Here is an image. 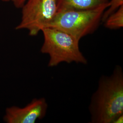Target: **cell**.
I'll use <instances>...</instances> for the list:
<instances>
[{
    "label": "cell",
    "instance_id": "1",
    "mask_svg": "<svg viewBox=\"0 0 123 123\" xmlns=\"http://www.w3.org/2000/svg\"><path fill=\"white\" fill-rule=\"evenodd\" d=\"M89 110L92 123H112L123 114V72L116 66L110 76L100 78L91 99Z\"/></svg>",
    "mask_w": 123,
    "mask_h": 123
},
{
    "label": "cell",
    "instance_id": "2",
    "mask_svg": "<svg viewBox=\"0 0 123 123\" xmlns=\"http://www.w3.org/2000/svg\"><path fill=\"white\" fill-rule=\"evenodd\" d=\"M42 31L44 42L41 52L49 54V67H56L63 62L87 63L86 58L80 50L79 41L74 37L53 27L45 28Z\"/></svg>",
    "mask_w": 123,
    "mask_h": 123
},
{
    "label": "cell",
    "instance_id": "3",
    "mask_svg": "<svg viewBox=\"0 0 123 123\" xmlns=\"http://www.w3.org/2000/svg\"><path fill=\"white\" fill-rule=\"evenodd\" d=\"M108 4L109 3L89 10L58 12L47 27H53L64 31L79 41L84 37L92 34L97 30Z\"/></svg>",
    "mask_w": 123,
    "mask_h": 123
},
{
    "label": "cell",
    "instance_id": "4",
    "mask_svg": "<svg viewBox=\"0 0 123 123\" xmlns=\"http://www.w3.org/2000/svg\"><path fill=\"white\" fill-rule=\"evenodd\" d=\"M17 30L26 29L31 36L46 28L57 12L56 0H26Z\"/></svg>",
    "mask_w": 123,
    "mask_h": 123
},
{
    "label": "cell",
    "instance_id": "5",
    "mask_svg": "<svg viewBox=\"0 0 123 123\" xmlns=\"http://www.w3.org/2000/svg\"><path fill=\"white\" fill-rule=\"evenodd\" d=\"M48 105L44 98H35L22 108L12 106L7 108L3 117L7 123H34L44 118Z\"/></svg>",
    "mask_w": 123,
    "mask_h": 123
},
{
    "label": "cell",
    "instance_id": "6",
    "mask_svg": "<svg viewBox=\"0 0 123 123\" xmlns=\"http://www.w3.org/2000/svg\"><path fill=\"white\" fill-rule=\"evenodd\" d=\"M109 2V0H56L57 12L94 9Z\"/></svg>",
    "mask_w": 123,
    "mask_h": 123
},
{
    "label": "cell",
    "instance_id": "7",
    "mask_svg": "<svg viewBox=\"0 0 123 123\" xmlns=\"http://www.w3.org/2000/svg\"><path fill=\"white\" fill-rule=\"evenodd\" d=\"M106 28L115 30L123 26V5L111 14L104 22Z\"/></svg>",
    "mask_w": 123,
    "mask_h": 123
},
{
    "label": "cell",
    "instance_id": "8",
    "mask_svg": "<svg viewBox=\"0 0 123 123\" xmlns=\"http://www.w3.org/2000/svg\"><path fill=\"white\" fill-rule=\"evenodd\" d=\"M123 5V0H111L109 1L108 7L105 11L102 17V22H104L111 14Z\"/></svg>",
    "mask_w": 123,
    "mask_h": 123
},
{
    "label": "cell",
    "instance_id": "9",
    "mask_svg": "<svg viewBox=\"0 0 123 123\" xmlns=\"http://www.w3.org/2000/svg\"><path fill=\"white\" fill-rule=\"evenodd\" d=\"M4 2H12L17 8H22L26 0H0Z\"/></svg>",
    "mask_w": 123,
    "mask_h": 123
},
{
    "label": "cell",
    "instance_id": "10",
    "mask_svg": "<svg viewBox=\"0 0 123 123\" xmlns=\"http://www.w3.org/2000/svg\"><path fill=\"white\" fill-rule=\"evenodd\" d=\"M123 122V114H121L114 119L112 123H122Z\"/></svg>",
    "mask_w": 123,
    "mask_h": 123
}]
</instances>
